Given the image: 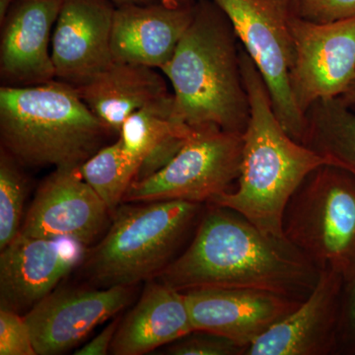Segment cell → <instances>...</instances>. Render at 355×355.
I'll list each match as a JSON object with an SVG mask.
<instances>
[{
	"label": "cell",
	"instance_id": "cell-17",
	"mask_svg": "<svg viewBox=\"0 0 355 355\" xmlns=\"http://www.w3.org/2000/svg\"><path fill=\"white\" fill-rule=\"evenodd\" d=\"M195 8L196 4L172 8L161 2L116 6L111 41L114 60L160 70L174 55Z\"/></svg>",
	"mask_w": 355,
	"mask_h": 355
},
{
	"label": "cell",
	"instance_id": "cell-6",
	"mask_svg": "<svg viewBox=\"0 0 355 355\" xmlns=\"http://www.w3.org/2000/svg\"><path fill=\"white\" fill-rule=\"evenodd\" d=\"M284 234L320 270L349 279L355 272V176L328 163L311 172L287 203Z\"/></svg>",
	"mask_w": 355,
	"mask_h": 355
},
{
	"label": "cell",
	"instance_id": "cell-2",
	"mask_svg": "<svg viewBox=\"0 0 355 355\" xmlns=\"http://www.w3.org/2000/svg\"><path fill=\"white\" fill-rule=\"evenodd\" d=\"M240 64L250 103L241 172L235 190L209 203L234 210L266 234L286 238L287 203L305 178L328 162L286 132L261 72L241 46Z\"/></svg>",
	"mask_w": 355,
	"mask_h": 355
},
{
	"label": "cell",
	"instance_id": "cell-31",
	"mask_svg": "<svg viewBox=\"0 0 355 355\" xmlns=\"http://www.w3.org/2000/svg\"><path fill=\"white\" fill-rule=\"evenodd\" d=\"M342 97L345 100V101L349 103L350 106L355 108V78L354 80L352 81V83L350 84L349 89L345 91V94H343Z\"/></svg>",
	"mask_w": 355,
	"mask_h": 355
},
{
	"label": "cell",
	"instance_id": "cell-18",
	"mask_svg": "<svg viewBox=\"0 0 355 355\" xmlns=\"http://www.w3.org/2000/svg\"><path fill=\"white\" fill-rule=\"evenodd\" d=\"M193 331L184 292L150 282L139 302L121 320L110 354L141 355Z\"/></svg>",
	"mask_w": 355,
	"mask_h": 355
},
{
	"label": "cell",
	"instance_id": "cell-29",
	"mask_svg": "<svg viewBox=\"0 0 355 355\" xmlns=\"http://www.w3.org/2000/svg\"><path fill=\"white\" fill-rule=\"evenodd\" d=\"M159 2L172 8H180V7H188L195 6L193 0H159Z\"/></svg>",
	"mask_w": 355,
	"mask_h": 355
},
{
	"label": "cell",
	"instance_id": "cell-3",
	"mask_svg": "<svg viewBox=\"0 0 355 355\" xmlns=\"http://www.w3.org/2000/svg\"><path fill=\"white\" fill-rule=\"evenodd\" d=\"M238 42L230 21L214 1L196 3L193 21L160 69L172 85L175 120L191 128L245 132L250 103Z\"/></svg>",
	"mask_w": 355,
	"mask_h": 355
},
{
	"label": "cell",
	"instance_id": "cell-19",
	"mask_svg": "<svg viewBox=\"0 0 355 355\" xmlns=\"http://www.w3.org/2000/svg\"><path fill=\"white\" fill-rule=\"evenodd\" d=\"M172 93L149 103L128 116L118 137L125 164L135 181L146 179L165 167L183 147L191 128L175 120Z\"/></svg>",
	"mask_w": 355,
	"mask_h": 355
},
{
	"label": "cell",
	"instance_id": "cell-13",
	"mask_svg": "<svg viewBox=\"0 0 355 355\" xmlns=\"http://www.w3.org/2000/svg\"><path fill=\"white\" fill-rule=\"evenodd\" d=\"M110 0H62L51 38L55 79L79 87L114 62Z\"/></svg>",
	"mask_w": 355,
	"mask_h": 355
},
{
	"label": "cell",
	"instance_id": "cell-24",
	"mask_svg": "<svg viewBox=\"0 0 355 355\" xmlns=\"http://www.w3.org/2000/svg\"><path fill=\"white\" fill-rule=\"evenodd\" d=\"M246 349L223 336L193 331L170 343L166 354L173 355H245Z\"/></svg>",
	"mask_w": 355,
	"mask_h": 355
},
{
	"label": "cell",
	"instance_id": "cell-12",
	"mask_svg": "<svg viewBox=\"0 0 355 355\" xmlns=\"http://www.w3.org/2000/svg\"><path fill=\"white\" fill-rule=\"evenodd\" d=\"M112 219L106 203L84 181L79 167L55 168L39 187L20 233L32 237H69L89 246Z\"/></svg>",
	"mask_w": 355,
	"mask_h": 355
},
{
	"label": "cell",
	"instance_id": "cell-8",
	"mask_svg": "<svg viewBox=\"0 0 355 355\" xmlns=\"http://www.w3.org/2000/svg\"><path fill=\"white\" fill-rule=\"evenodd\" d=\"M230 21L242 48L268 86L273 110L286 132L300 144L306 120L294 101L289 70L293 60L291 22L295 0H212Z\"/></svg>",
	"mask_w": 355,
	"mask_h": 355
},
{
	"label": "cell",
	"instance_id": "cell-15",
	"mask_svg": "<svg viewBox=\"0 0 355 355\" xmlns=\"http://www.w3.org/2000/svg\"><path fill=\"white\" fill-rule=\"evenodd\" d=\"M343 284L340 272L320 270L310 295L257 338L245 355L336 354Z\"/></svg>",
	"mask_w": 355,
	"mask_h": 355
},
{
	"label": "cell",
	"instance_id": "cell-26",
	"mask_svg": "<svg viewBox=\"0 0 355 355\" xmlns=\"http://www.w3.org/2000/svg\"><path fill=\"white\" fill-rule=\"evenodd\" d=\"M295 11L311 22H336L355 17V0H295Z\"/></svg>",
	"mask_w": 355,
	"mask_h": 355
},
{
	"label": "cell",
	"instance_id": "cell-7",
	"mask_svg": "<svg viewBox=\"0 0 355 355\" xmlns=\"http://www.w3.org/2000/svg\"><path fill=\"white\" fill-rule=\"evenodd\" d=\"M242 153L243 133L214 125L191 128L176 156L153 176L132 182L123 202L209 203L239 179Z\"/></svg>",
	"mask_w": 355,
	"mask_h": 355
},
{
	"label": "cell",
	"instance_id": "cell-20",
	"mask_svg": "<svg viewBox=\"0 0 355 355\" xmlns=\"http://www.w3.org/2000/svg\"><path fill=\"white\" fill-rule=\"evenodd\" d=\"M155 69L114 60L90 83L74 88L92 113L119 135L128 116L170 94L165 77Z\"/></svg>",
	"mask_w": 355,
	"mask_h": 355
},
{
	"label": "cell",
	"instance_id": "cell-14",
	"mask_svg": "<svg viewBox=\"0 0 355 355\" xmlns=\"http://www.w3.org/2000/svg\"><path fill=\"white\" fill-rule=\"evenodd\" d=\"M184 293L193 331L223 336L246 350L302 302L254 289L202 288Z\"/></svg>",
	"mask_w": 355,
	"mask_h": 355
},
{
	"label": "cell",
	"instance_id": "cell-16",
	"mask_svg": "<svg viewBox=\"0 0 355 355\" xmlns=\"http://www.w3.org/2000/svg\"><path fill=\"white\" fill-rule=\"evenodd\" d=\"M62 0H15L0 23V76L6 85L55 80L51 38Z\"/></svg>",
	"mask_w": 355,
	"mask_h": 355
},
{
	"label": "cell",
	"instance_id": "cell-5",
	"mask_svg": "<svg viewBox=\"0 0 355 355\" xmlns=\"http://www.w3.org/2000/svg\"><path fill=\"white\" fill-rule=\"evenodd\" d=\"M202 212L200 203L182 200L121 205L86 259L91 282L99 287L132 286L156 279L177 258Z\"/></svg>",
	"mask_w": 355,
	"mask_h": 355
},
{
	"label": "cell",
	"instance_id": "cell-25",
	"mask_svg": "<svg viewBox=\"0 0 355 355\" xmlns=\"http://www.w3.org/2000/svg\"><path fill=\"white\" fill-rule=\"evenodd\" d=\"M0 355H37L24 315L0 308Z\"/></svg>",
	"mask_w": 355,
	"mask_h": 355
},
{
	"label": "cell",
	"instance_id": "cell-23",
	"mask_svg": "<svg viewBox=\"0 0 355 355\" xmlns=\"http://www.w3.org/2000/svg\"><path fill=\"white\" fill-rule=\"evenodd\" d=\"M20 164L4 149L0 150V249L17 237L22 228L28 181Z\"/></svg>",
	"mask_w": 355,
	"mask_h": 355
},
{
	"label": "cell",
	"instance_id": "cell-32",
	"mask_svg": "<svg viewBox=\"0 0 355 355\" xmlns=\"http://www.w3.org/2000/svg\"><path fill=\"white\" fill-rule=\"evenodd\" d=\"M15 0H0V23L6 17Z\"/></svg>",
	"mask_w": 355,
	"mask_h": 355
},
{
	"label": "cell",
	"instance_id": "cell-22",
	"mask_svg": "<svg viewBox=\"0 0 355 355\" xmlns=\"http://www.w3.org/2000/svg\"><path fill=\"white\" fill-rule=\"evenodd\" d=\"M79 172L95 193L106 203L113 216L135 180V173L125 164L120 137L102 147L79 167Z\"/></svg>",
	"mask_w": 355,
	"mask_h": 355
},
{
	"label": "cell",
	"instance_id": "cell-9",
	"mask_svg": "<svg viewBox=\"0 0 355 355\" xmlns=\"http://www.w3.org/2000/svg\"><path fill=\"white\" fill-rule=\"evenodd\" d=\"M293 60L289 70L301 113L321 100L342 97L355 78V17L315 23L293 14Z\"/></svg>",
	"mask_w": 355,
	"mask_h": 355
},
{
	"label": "cell",
	"instance_id": "cell-21",
	"mask_svg": "<svg viewBox=\"0 0 355 355\" xmlns=\"http://www.w3.org/2000/svg\"><path fill=\"white\" fill-rule=\"evenodd\" d=\"M303 144L355 176V108L343 97L321 100L305 114Z\"/></svg>",
	"mask_w": 355,
	"mask_h": 355
},
{
	"label": "cell",
	"instance_id": "cell-28",
	"mask_svg": "<svg viewBox=\"0 0 355 355\" xmlns=\"http://www.w3.org/2000/svg\"><path fill=\"white\" fill-rule=\"evenodd\" d=\"M121 320L116 319L108 324L107 328L101 331L90 343L84 345L78 350H76L77 355H105L108 354L111 350L114 335L118 330L119 324Z\"/></svg>",
	"mask_w": 355,
	"mask_h": 355
},
{
	"label": "cell",
	"instance_id": "cell-1",
	"mask_svg": "<svg viewBox=\"0 0 355 355\" xmlns=\"http://www.w3.org/2000/svg\"><path fill=\"white\" fill-rule=\"evenodd\" d=\"M195 236L156 280L181 292L254 289L305 300L320 270L287 241L261 232L241 214L207 203Z\"/></svg>",
	"mask_w": 355,
	"mask_h": 355
},
{
	"label": "cell",
	"instance_id": "cell-11",
	"mask_svg": "<svg viewBox=\"0 0 355 355\" xmlns=\"http://www.w3.org/2000/svg\"><path fill=\"white\" fill-rule=\"evenodd\" d=\"M133 298L132 286L53 291L24 314L37 355L64 354Z\"/></svg>",
	"mask_w": 355,
	"mask_h": 355
},
{
	"label": "cell",
	"instance_id": "cell-27",
	"mask_svg": "<svg viewBox=\"0 0 355 355\" xmlns=\"http://www.w3.org/2000/svg\"><path fill=\"white\" fill-rule=\"evenodd\" d=\"M336 354L355 355V272L343 279Z\"/></svg>",
	"mask_w": 355,
	"mask_h": 355
},
{
	"label": "cell",
	"instance_id": "cell-10",
	"mask_svg": "<svg viewBox=\"0 0 355 355\" xmlns=\"http://www.w3.org/2000/svg\"><path fill=\"white\" fill-rule=\"evenodd\" d=\"M85 247L69 237L19 233L0 254V308L26 314L83 261Z\"/></svg>",
	"mask_w": 355,
	"mask_h": 355
},
{
	"label": "cell",
	"instance_id": "cell-30",
	"mask_svg": "<svg viewBox=\"0 0 355 355\" xmlns=\"http://www.w3.org/2000/svg\"><path fill=\"white\" fill-rule=\"evenodd\" d=\"M113 2L114 6H127V4H140V6H146V4H153L159 2V0H110Z\"/></svg>",
	"mask_w": 355,
	"mask_h": 355
},
{
	"label": "cell",
	"instance_id": "cell-4",
	"mask_svg": "<svg viewBox=\"0 0 355 355\" xmlns=\"http://www.w3.org/2000/svg\"><path fill=\"white\" fill-rule=\"evenodd\" d=\"M113 133L62 81L0 88L1 148L21 166L80 167Z\"/></svg>",
	"mask_w": 355,
	"mask_h": 355
}]
</instances>
